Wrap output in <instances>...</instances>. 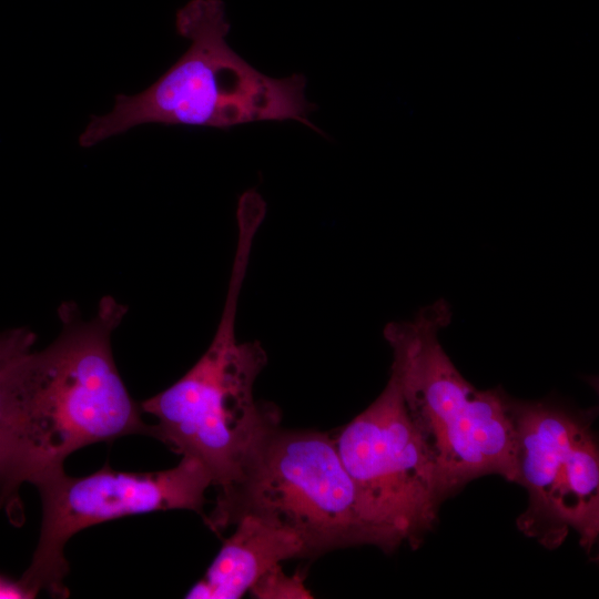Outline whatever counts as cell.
<instances>
[{
	"instance_id": "8992f818",
	"label": "cell",
	"mask_w": 599,
	"mask_h": 599,
	"mask_svg": "<svg viewBox=\"0 0 599 599\" xmlns=\"http://www.w3.org/2000/svg\"><path fill=\"white\" fill-rule=\"evenodd\" d=\"M515 427L512 483L528 495L518 529L547 549L575 531L595 557L599 537V446L597 409L558 400H521L509 396Z\"/></svg>"
},
{
	"instance_id": "30bf717a",
	"label": "cell",
	"mask_w": 599,
	"mask_h": 599,
	"mask_svg": "<svg viewBox=\"0 0 599 599\" xmlns=\"http://www.w3.org/2000/svg\"><path fill=\"white\" fill-rule=\"evenodd\" d=\"M34 343L35 334L26 327L0 333V509L13 524L23 521L13 471L24 378Z\"/></svg>"
},
{
	"instance_id": "3957f363",
	"label": "cell",
	"mask_w": 599,
	"mask_h": 599,
	"mask_svg": "<svg viewBox=\"0 0 599 599\" xmlns=\"http://www.w3.org/2000/svg\"><path fill=\"white\" fill-rule=\"evenodd\" d=\"M451 316L449 304L438 300L384 328L393 351L390 375L434 460L445 499L486 475L512 481L515 449L509 396L499 387L476 388L438 339Z\"/></svg>"
},
{
	"instance_id": "9c48e42d",
	"label": "cell",
	"mask_w": 599,
	"mask_h": 599,
	"mask_svg": "<svg viewBox=\"0 0 599 599\" xmlns=\"http://www.w3.org/2000/svg\"><path fill=\"white\" fill-rule=\"evenodd\" d=\"M204 577L186 592L191 599H238L268 569L290 559L305 558L300 539L253 516L234 525Z\"/></svg>"
},
{
	"instance_id": "ba28073f",
	"label": "cell",
	"mask_w": 599,
	"mask_h": 599,
	"mask_svg": "<svg viewBox=\"0 0 599 599\" xmlns=\"http://www.w3.org/2000/svg\"><path fill=\"white\" fill-rule=\"evenodd\" d=\"M33 485L42 505L40 537L29 568L14 586L27 598L40 591L65 598L69 564L64 547L73 535L109 520L158 510L185 509L204 516L212 480L199 460L182 456L166 470L120 471L105 464L88 476L71 477L62 468Z\"/></svg>"
},
{
	"instance_id": "7a4b0ae2",
	"label": "cell",
	"mask_w": 599,
	"mask_h": 599,
	"mask_svg": "<svg viewBox=\"0 0 599 599\" xmlns=\"http://www.w3.org/2000/svg\"><path fill=\"white\" fill-rule=\"evenodd\" d=\"M176 31L190 47L153 84L116 94L113 109L91 116L79 135L82 148L145 124L229 129L257 121L308 120L316 105L305 98L306 78L268 77L226 42L230 23L221 0H191L176 12Z\"/></svg>"
},
{
	"instance_id": "52a82bcc",
	"label": "cell",
	"mask_w": 599,
	"mask_h": 599,
	"mask_svg": "<svg viewBox=\"0 0 599 599\" xmlns=\"http://www.w3.org/2000/svg\"><path fill=\"white\" fill-rule=\"evenodd\" d=\"M332 436L375 546L387 554L419 547L446 499L395 378Z\"/></svg>"
},
{
	"instance_id": "6da1fadb",
	"label": "cell",
	"mask_w": 599,
	"mask_h": 599,
	"mask_svg": "<svg viewBox=\"0 0 599 599\" xmlns=\"http://www.w3.org/2000/svg\"><path fill=\"white\" fill-rule=\"evenodd\" d=\"M125 313L111 296L103 297L88 319L65 303L59 308L58 337L31 353L16 450L20 487L62 469L68 456L88 445L125 435L153 436L113 358L112 333Z\"/></svg>"
},
{
	"instance_id": "277c9868",
	"label": "cell",
	"mask_w": 599,
	"mask_h": 599,
	"mask_svg": "<svg viewBox=\"0 0 599 599\" xmlns=\"http://www.w3.org/2000/svg\"><path fill=\"white\" fill-rule=\"evenodd\" d=\"M250 257L248 247H236L223 312L207 349L173 385L140 404L158 420L153 437L199 460L219 489L238 477L263 437L281 425L278 408L254 396L267 363L265 349L235 335Z\"/></svg>"
},
{
	"instance_id": "8fae6325",
	"label": "cell",
	"mask_w": 599,
	"mask_h": 599,
	"mask_svg": "<svg viewBox=\"0 0 599 599\" xmlns=\"http://www.w3.org/2000/svg\"><path fill=\"white\" fill-rule=\"evenodd\" d=\"M257 599H311V590L305 585L301 571L286 573L281 565L272 567L262 575L248 591Z\"/></svg>"
},
{
	"instance_id": "5b68a950",
	"label": "cell",
	"mask_w": 599,
	"mask_h": 599,
	"mask_svg": "<svg viewBox=\"0 0 599 599\" xmlns=\"http://www.w3.org/2000/svg\"><path fill=\"white\" fill-rule=\"evenodd\" d=\"M245 516L296 536L305 558L375 546L333 436L315 429L270 430L203 518L220 534Z\"/></svg>"
}]
</instances>
